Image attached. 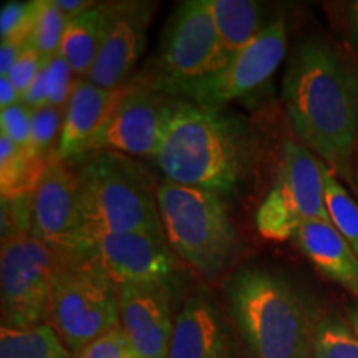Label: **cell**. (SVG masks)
Returning <instances> with one entry per match:
<instances>
[{
  "label": "cell",
  "instance_id": "obj_12",
  "mask_svg": "<svg viewBox=\"0 0 358 358\" xmlns=\"http://www.w3.org/2000/svg\"><path fill=\"white\" fill-rule=\"evenodd\" d=\"M52 248L73 250L88 248L82 191L70 161L50 156L34 192V229Z\"/></svg>",
  "mask_w": 358,
  "mask_h": 358
},
{
  "label": "cell",
  "instance_id": "obj_13",
  "mask_svg": "<svg viewBox=\"0 0 358 358\" xmlns=\"http://www.w3.org/2000/svg\"><path fill=\"white\" fill-rule=\"evenodd\" d=\"M90 248L116 284L181 285L182 267L166 239L140 232H106Z\"/></svg>",
  "mask_w": 358,
  "mask_h": 358
},
{
  "label": "cell",
  "instance_id": "obj_29",
  "mask_svg": "<svg viewBox=\"0 0 358 358\" xmlns=\"http://www.w3.org/2000/svg\"><path fill=\"white\" fill-rule=\"evenodd\" d=\"M0 129L3 136L10 138L20 146H30L32 134V110L19 101L0 113Z\"/></svg>",
  "mask_w": 358,
  "mask_h": 358
},
{
  "label": "cell",
  "instance_id": "obj_21",
  "mask_svg": "<svg viewBox=\"0 0 358 358\" xmlns=\"http://www.w3.org/2000/svg\"><path fill=\"white\" fill-rule=\"evenodd\" d=\"M53 156V155H52ZM50 156L20 146L0 134V191L2 198L34 196Z\"/></svg>",
  "mask_w": 358,
  "mask_h": 358
},
{
  "label": "cell",
  "instance_id": "obj_19",
  "mask_svg": "<svg viewBox=\"0 0 358 358\" xmlns=\"http://www.w3.org/2000/svg\"><path fill=\"white\" fill-rule=\"evenodd\" d=\"M214 24L227 57L232 58L261 35L280 13L252 0H209Z\"/></svg>",
  "mask_w": 358,
  "mask_h": 358
},
{
  "label": "cell",
  "instance_id": "obj_37",
  "mask_svg": "<svg viewBox=\"0 0 358 358\" xmlns=\"http://www.w3.org/2000/svg\"><path fill=\"white\" fill-rule=\"evenodd\" d=\"M345 317L348 324L352 325V329L355 330V334L358 335V303H350V306H347Z\"/></svg>",
  "mask_w": 358,
  "mask_h": 358
},
{
  "label": "cell",
  "instance_id": "obj_8",
  "mask_svg": "<svg viewBox=\"0 0 358 358\" xmlns=\"http://www.w3.org/2000/svg\"><path fill=\"white\" fill-rule=\"evenodd\" d=\"M330 221L325 206L322 159L301 141L284 140L274 182L256 213L257 232L264 239H294L308 221Z\"/></svg>",
  "mask_w": 358,
  "mask_h": 358
},
{
  "label": "cell",
  "instance_id": "obj_34",
  "mask_svg": "<svg viewBox=\"0 0 358 358\" xmlns=\"http://www.w3.org/2000/svg\"><path fill=\"white\" fill-rule=\"evenodd\" d=\"M29 47L27 43L15 42V40H3L2 47H0V73L2 77H7L10 73L12 66L19 60L22 52Z\"/></svg>",
  "mask_w": 358,
  "mask_h": 358
},
{
  "label": "cell",
  "instance_id": "obj_6",
  "mask_svg": "<svg viewBox=\"0 0 358 358\" xmlns=\"http://www.w3.org/2000/svg\"><path fill=\"white\" fill-rule=\"evenodd\" d=\"M58 250L48 324L75 357L122 325L118 284L92 248Z\"/></svg>",
  "mask_w": 358,
  "mask_h": 358
},
{
  "label": "cell",
  "instance_id": "obj_11",
  "mask_svg": "<svg viewBox=\"0 0 358 358\" xmlns=\"http://www.w3.org/2000/svg\"><path fill=\"white\" fill-rule=\"evenodd\" d=\"M178 101V98L131 78L127 92L85 146L82 156L93 151H115L155 159Z\"/></svg>",
  "mask_w": 358,
  "mask_h": 358
},
{
  "label": "cell",
  "instance_id": "obj_5",
  "mask_svg": "<svg viewBox=\"0 0 358 358\" xmlns=\"http://www.w3.org/2000/svg\"><path fill=\"white\" fill-rule=\"evenodd\" d=\"M156 196L164 237L179 261L208 280L234 266L243 245L219 196L166 179L158 182Z\"/></svg>",
  "mask_w": 358,
  "mask_h": 358
},
{
  "label": "cell",
  "instance_id": "obj_7",
  "mask_svg": "<svg viewBox=\"0 0 358 358\" xmlns=\"http://www.w3.org/2000/svg\"><path fill=\"white\" fill-rule=\"evenodd\" d=\"M229 60L209 0H186L178 3L169 17L156 55L133 80L164 92L176 83L217 73Z\"/></svg>",
  "mask_w": 358,
  "mask_h": 358
},
{
  "label": "cell",
  "instance_id": "obj_3",
  "mask_svg": "<svg viewBox=\"0 0 358 358\" xmlns=\"http://www.w3.org/2000/svg\"><path fill=\"white\" fill-rule=\"evenodd\" d=\"M224 299L250 358H310L319 317L287 277L241 267L227 279Z\"/></svg>",
  "mask_w": 358,
  "mask_h": 358
},
{
  "label": "cell",
  "instance_id": "obj_1",
  "mask_svg": "<svg viewBox=\"0 0 358 358\" xmlns=\"http://www.w3.org/2000/svg\"><path fill=\"white\" fill-rule=\"evenodd\" d=\"M282 100L299 141L343 182L358 153V65L324 38L295 45Z\"/></svg>",
  "mask_w": 358,
  "mask_h": 358
},
{
  "label": "cell",
  "instance_id": "obj_14",
  "mask_svg": "<svg viewBox=\"0 0 358 358\" xmlns=\"http://www.w3.org/2000/svg\"><path fill=\"white\" fill-rule=\"evenodd\" d=\"M158 3L143 0L110 2V22L95 65L87 80L100 88H122L131 73L148 42V29Z\"/></svg>",
  "mask_w": 358,
  "mask_h": 358
},
{
  "label": "cell",
  "instance_id": "obj_36",
  "mask_svg": "<svg viewBox=\"0 0 358 358\" xmlns=\"http://www.w3.org/2000/svg\"><path fill=\"white\" fill-rule=\"evenodd\" d=\"M20 101V95L13 83L8 80V77H0V106L2 110L8 108V106L15 105Z\"/></svg>",
  "mask_w": 358,
  "mask_h": 358
},
{
  "label": "cell",
  "instance_id": "obj_38",
  "mask_svg": "<svg viewBox=\"0 0 358 358\" xmlns=\"http://www.w3.org/2000/svg\"><path fill=\"white\" fill-rule=\"evenodd\" d=\"M348 186L352 187L353 194H355V198L358 199V153L355 156V161H353V173H352V178L350 181L347 182Z\"/></svg>",
  "mask_w": 358,
  "mask_h": 358
},
{
  "label": "cell",
  "instance_id": "obj_26",
  "mask_svg": "<svg viewBox=\"0 0 358 358\" xmlns=\"http://www.w3.org/2000/svg\"><path fill=\"white\" fill-rule=\"evenodd\" d=\"M64 116L60 108L55 106H42V108L32 111V134H30V146L45 156L55 155L64 124Z\"/></svg>",
  "mask_w": 358,
  "mask_h": 358
},
{
  "label": "cell",
  "instance_id": "obj_22",
  "mask_svg": "<svg viewBox=\"0 0 358 358\" xmlns=\"http://www.w3.org/2000/svg\"><path fill=\"white\" fill-rule=\"evenodd\" d=\"M50 324L0 329V358H71Z\"/></svg>",
  "mask_w": 358,
  "mask_h": 358
},
{
  "label": "cell",
  "instance_id": "obj_9",
  "mask_svg": "<svg viewBox=\"0 0 358 358\" xmlns=\"http://www.w3.org/2000/svg\"><path fill=\"white\" fill-rule=\"evenodd\" d=\"M60 250L32 234L13 237L0 249L2 325L48 324Z\"/></svg>",
  "mask_w": 358,
  "mask_h": 358
},
{
  "label": "cell",
  "instance_id": "obj_17",
  "mask_svg": "<svg viewBox=\"0 0 358 358\" xmlns=\"http://www.w3.org/2000/svg\"><path fill=\"white\" fill-rule=\"evenodd\" d=\"M127 88L128 83L122 88L106 90L87 78H77L66 103L60 140L55 148L58 159L71 161L82 156L85 146L105 123Z\"/></svg>",
  "mask_w": 358,
  "mask_h": 358
},
{
  "label": "cell",
  "instance_id": "obj_35",
  "mask_svg": "<svg viewBox=\"0 0 358 358\" xmlns=\"http://www.w3.org/2000/svg\"><path fill=\"white\" fill-rule=\"evenodd\" d=\"M55 6L60 8V12L64 13L66 19H73V17L80 15V13L88 10L95 6L96 2H88V0H53Z\"/></svg>",
  "mask_w": 358,
  "mask_h": 358
},
{
  "label": "cell",
  "instance_id": "obj_15",
  "mask_svg": "<svg viewBox=\"0 0 358 358\" xmlns=\"http://www.w3.org/2000/svg\"><path fill=\"white\" fill-rule=\"evenodd\" d=\"M174 285L118 284L120 319L129 348L143 358H166L174 332Z\"/></svg>",
  "mask_w": 358,
  "mask_h": 358
},
{
  "label": "cell",
  "instance_id": "obj_39",
  "mask_svg": "<svg viewBox=\"0 0 358 358\" xmlns=\"http://www.w3.org/2000/svg\"><path fill=\"white\" fill-rule=\"evenodd\" d=\"M124 358H143V357L138 355V353H134L131 348H128V352H127V355H124Z\"/></svg>",
  "mask_w": 358,
  "mask_h": 358
},
{
  "label": "cell",
  "instance_id": "obj_25",
  "mask_svg": "<svg viewBox=\"0 0 358 358\" xmlns=\"http://www.w3.org/2000/svg\"><path fill=\"white\" fill-rule=\"evenodd\" d=\"M69 19L60 12L53 0H37V17L29 45L43 58H50L60 52L62 38Z\"/></svg>",
  "mask_w": 358,
  "mask_h": 358
},
{
  "label": "cell",
  "instance_id": "obj_20",
  "mask_svg": "<svg viewBox=\"0 0 358 358\" xmlns=\"http://www.w3.org/2000/svg\"><path fill=\"white\" fill-rule=\"evenodd\" d=\"M110 22V2L92 8L69 20L60 45V55L69 62L77 78H87L100 53Z\"/></svg>",
  "mask_w": 358,
  "mask_h": 358
},
{
  "label": "cell",
  "instance_id": "obj_33",
  "mask_svg": "<svg viewBox=\"0 0 358 358\" xmlns=\"http://www.w3.org/2000/svg\"><path fill=\"white\" fill-rule=\"evenodd\" d=\"M20 101L30 110H38L48 105V75H47V60H43L42 69L38 75L30 83V87L20 95Z\"/></svg>",
  "mask_w": 358,
  "mask_h": 358
},
{
  "label": "cell",
  "instance_id": "obj_30",
  "mask_svg": "<svg viewBox=\"0 0 358 358\" xmlns=\"http://www.w3.org/2000/svg\"><path fill=\"white\" fill-rule=\"evenodd\" d=\"M129 348L122 325L83 348L73 358H124Z\"/></svg>",
  "mask_w": 358,
  "mask_h": 358
},
{
  "label": "cell",
  "instance_id": "obj_4",
  "mask_svg": "<svg viewBox=\"0 0 358 358\" xmlns=\"http://www.w3.org/2000/svg\"><path fill=\"white\" fill-rule=\"evenodd\" d=\"M82 191L88 248L106 232H140L166 239L158 209V185L131 156L93 151L70 161Z\"/></svg>",
  "mask_w": 358,
  "mask_h": 358
},
{
  "label": "cell",
  "instance_id": "obj_31",
  "mask_svg": "<svg viewBox=\"0 0 358 358\" xmlns=\"http://www.w3.org/2000/svg\"><path fill=\"white\" fill-rule=\"evenodd\" d=\"M43 60L45 58L35 48L30 47V45L22 52L19 60L12 66L10 73L7 75L8 80L13 83V87L19 92V95H22L30 87V83L34 82L35 77H37L43 65Z\"/></svg>",
  "mask_w": 358,
  "mask_h": 358
},
{
  "label": "cell",
  "instance_id": "obj_16",
  "mask_svg": "<svg viewBox=\"0 0 358 358\" xmlns=\"http://www.w3.org/2000/svg\"><path fill=\"white\" fill-rule=\"evenodd\" d=\"M166 358H239L236 329L206 290H196L178 312Z\"/></svg>",
  "mask_w": 358,
  "mask_h": 358
},
{
  "label": "cell",
  "instance_id": "obj_2",
  "mask_svg": "<svg viewBox=\"0 0 358 358\" xmlns=\"http://www.w3.org/2000/svg\"><path fill=\"white\" fill-rule=\"evenodd\" d=\"M261 140L248 120L179 100L155 156L166 181L232 199L252 179Z\"/></svg>",
  "mask_w": 358,
  "mask_h": 358
},
{
  "label": "cell",
  "instance_id": "obj_24",
  "mask_svg": "<svg viewBox=\"0 0 358 358\" xmlns=\"http://www.w3.org/2000/svg\"><path fill=\"white\" fill-rule=\"evenodd\" d=\"M310 358H358V335L345 313L329 312L319 317Z\"/></svg>",
  "mask_w": 358,
  "mask_h": 358
},
{
  "label": "cell",
  "instance_id": "obj_10",
  "mask_svg": "<svg viewBox=\"0 0 358 358\" xmlns=\"http://www.w3.org/2000/svg\"><path fill=\"white\" fill-rule=\"evenodd\" d=\"M287 52V22L280 15L252 43L209 77L176 83L164 90L178 100L222 110L227 103L257 92L274 77Z\"/></svg>",
  "mask_w": 358,
  "mask_h": 358
},
{
  "label": "cell",
  "instance_id": "obj_28",
  "mask_svg": "<svg viewBox=\"0 0 358 358\" xmlns=\"http://www.w3.org/2000/svg\"><path fill=\"white\" fill-rule=\"evenodd\" d=\"M45 60H47L48 75V105L62 108L69 103L77 78L73 80V70L70 69L69 62L60 55V52Z\"/></svg>",
  "mask_w": 358,
  "mask_h": 358
},
{
  "label": "cell",
  "instance_id": "obj_27",
  "mask_svg": "<svg viewBox=\"0 0 358 358\" xmlns=\"http://www.w3.org/2000/svg\"><path fill=\"white\" fill-rule=\"evenodd\" d=\"M34 196L2 198V243L13 237L32 234Z\"/></svg>",
  "mask_w": 358,
  "mask_h": 358
},
{
  "label": "cell",
  "instance_id": "obj_23",
  "mask_svg": "<svg viewBox=\"0 0 358 358\" xmlns=\"http://www.w3.org/2000/svg\"><path fill=\"white\" fill-rule=\"evenodd\" d=\"M322 173H324L325 206L330 222L358 256V199L350 194L345 182L324 161H322Z\"/></svg>",
  "mask_w": 358,
  "mask_h": 358
},
{
  "label": "cell",
  "instance_id": "obj_32",
  "mask_svg": "<svg viewBox=\"0 0 358 358\" xmlns=\"http://www.w3.org/2000/svg\"><path fill=\"white\" fill-rule=\"evenodd\" d=\"M337 22L342 29L343 37L358 58V0L334 3Z\"/></svg>",
  "mask_w": 358,
  "mask_h": 358
},
{
  "label": "cell",
  "instance_id": "obj_18",
  "mask_svg": "<svg viewBox=\"0 0 358 358\" xmlns=\"http://www.w3.org/2000/svg\"><path fill=\"white\" fill-rule=\"evenodd\" d=\"M294 243L320 274L358 301V256L332 222H306L295 232Z\"/></svg>",
  "mask_w": 358,
  "mask_h": 358
}]
</instances>
